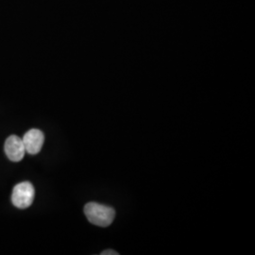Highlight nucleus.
Masks as SVG:
<instances>
[{"label":"nucleus","instance_id":"1","mask_svg":"<svg viewBox=\"0 0 255 255\" xmlns=\"http://www.w3.org/2000/svg\"><path fill=\"white\" fill-rule=\"evenodd\" d=\"M84 214L89 222L99 227H108L116 218V211L109 206L89 202L84 206Z\"/></svg>","mask_w":255,"mask_h":255},{"label":"nucleus","instance_id":"2","mask_svg":"<svg viewBox=\"0 0 255 255\" xmlns=\"http://www.w3.org/2000/svg\"><path fill=\"white\" fill-rule=\"evenodd\" d=\"M34 196L35 190L30 182H20L13 188L11 201L13 205L19 209H26L32 204Z\"/></svg>","mask_w":255,"mask_h":255},{"label":"nucleus","instance_id":"3","mask_svg":"<svg viewBox=\"0 0 255 255\" xmlns=\"http://www.w3.org/2000/svg\"><path fill=\"white\" fill-rule=\"evenodd\" d=\"M23 143L26 152L28 154L35 155L39 153L45 142L44 133L37 128L29 129L23 137Z\"/></svg>","mask_w":255,"mask_h":255},{"label":"nucleus","instance_id":"4","mask_svg":"<svg viewBox=\"0 0 255 255\" xmlns=\"http://www.w3.org/2000/svg\"><path fill=\"white\" fill-rule=\"evenodd\" d=\"M5 153L11 162H20L26 153L22 138L16 135H10L5 142Z\"/></svg>","mask_w":255,"mask_h":255},{"label":"nucleus","instance_id":"5","mask_svg":"<svg viewBox=\"0 0 255 255\" xmlns=\"http://www.w3.org/2000/svg\"><path fill=\"white\" fill-rule=\"evenodd\" d=\"M102 255H118L119 254L115 251H112V250H107V251H104L103 253H101Z\"/></svg>","mask_w":255,"mask_h":255}]
</instances>
